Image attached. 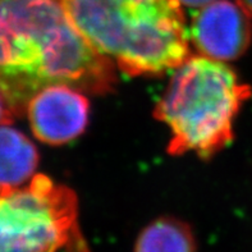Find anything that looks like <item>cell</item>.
<instances>
[{
  "mask_svg": "<svg viewBox=\"0 0 252 252\" xmlns=\"http://www.w3.org/2000/svg\"><path fill=\"white\" fill-rule=\"evenodd\" d=\"M0 252H89L76 193L45 174L0 186Z\"/></svg>",
  "mask_w": 252,
  "mask_h": 252,
  "instance_id": "obj_4",
  "label": "cell"
},
{
  "mask_svg": "<svg viewBox=\"0 0 252 252\" xmlns=\"http://www.w3.org/2000/svg\"><path fill=\"white\" fill-rule=\"evenodd\" d=\"M181 4H185L187 6H195V8H198V6H204L209 3H213L215 0H178Z\"/></svg>",
  "mask_w": 252,
  "mask_h": 252,
  "instance_id": "obj_10",
  "label": "cell"
},
{
  "mask_svg": "<svg viewBox=\"0 0 252 252\" xmlns=\"http://www.w3.org/2000/svg\"><path fill=\"white\" fill-rule=\"evenodd\" d=\"M16 115L13 114L12 110L8 108L3 97L0 96V125H10L14 121Z\"/></svg>",
  "mask_w": 252,
  "mask_h": 252,
  "instance_id": "obj_9",
  "label": "cell"
},
{
  "mask_svg": "<svg viewBox=\"0 0 252 252\" xmlns=\"http://www.w3.org/2000/svg\"><path fill=\"white\" fill-rule=\"evenodd\" d=\"M74 25L128 76H161L189 57L178 0H63Z\"/></svg>",
  "mask_w": 252,
  "mask_h": 252,
  "instance_id": "obj_2",
  "label": "cell"
},
{
  "mask_svg": "<svg viewBox=\"0 0 252 252\" xmlns=\"http://www.w3.org/2000/svg\"><path fill=\"white\" fill-rule=\"evenodd\" d=\"M134 252H196L195 237L189 224L159 218L141 232Z\"/></svg>",
  "mask_w": 252,
  "mask_h": 252,
  "instance_id": "obj_8",
  "label": "cell"
},
{
  "mask_svg": "<svg viewBox=\"0 0 252 252\" xmlns=\"http://www.w3.org/2000/svg\"><path fill=\"white\" fill-rule=\"evenodd\" d=\"M38 151L26 134L0 125V186L19 187L33 177Z\"/></svg>",
  "mask_w": 252,
  "mask_h": 252,
  "instance_id": "obj_7",
  "label": "cell"
},
{
  "mask_svg": "<svg viewBox=\"0 0 252 252\" xmlns=\"http://www.w3.org/2000/svg\"><path fill=\"white\" fill-rule=\"evenodd\" d=\"M234 1H236V3L249 14L250 18L252 19V0H234Z\"/></svg>",
  "mask_w": 252,
  "mask_h": 252,
  "instance_id": "obj_11",
  "label": "cell"
},
{
  "mask_svg": "<svg viewBox=\"0 0 252 252\" xmlns=\"http://www.w3.org/2000/svg\"><path fill=\"white\" fill-rule=\"evenodd\" d=\"M89 113L86 96L67 85L42 89L30 100L26 110L35 137L51 146L67 144L82 134Z\"/></svg>",
  "mask_w": 252,
  "mask_h": 252,
  "instance_id": "obj_5",
  "label": "cell"
},
{
  "mask_svg": "<svg viewBox=\"0 0 252 252\" xmlns=\"http://www.w3.org/2000/svg\"><path fill=\"white\" fill-rule=\"evenodd\" d=\"M114 63L85 37L63 0H0V96L16 117L42 89L112 93Z\"/></svg>",
  "mask_w": 252,
  "mask_h": 252,
  "instance_id": "obj_1",
  "label": "cell"
},
{
  "mask_svg": "<svg viewBox=\"0 0 252 252\" xmlns=\"http://www.w3.org/2000/svg\"><path fill=\"white\" fill-rule=\"evenodd\" d=\"M250 17L236 1L215 0L192 19L191 37L201 55L230 62L242 57L252 40Z\"/></svg>",
  "mask_w": 252,
  "mask_h": 252,
  "instance_id": "obj_6",
  "label": "cell"
},
{
  "mask_svg": "<svg viewBox=\"0 0 252 252\" xmlns=\"http://www.w3.org/2000/svg\"><path fill=\"white\" fill-rule=\"evenodd\" d=\"M251 95V87L228 64L189 55L174 69L154 110L172 133L168 153L209 159L223 150L233 140L234 118Z\"/></svg>",
  "mask_w": 252,
  "mask_h": 252,
  "instance_id": "obj_3",
  "label": "cell"
}]
</instances>
